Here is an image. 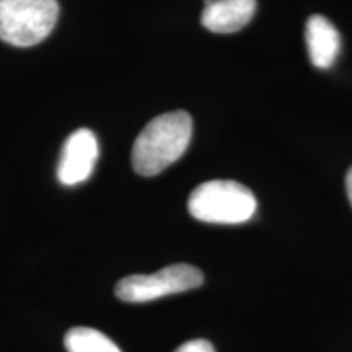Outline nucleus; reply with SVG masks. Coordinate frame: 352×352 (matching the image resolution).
Here are the masks:
<instances>
[{
  "label": "nucleus",
  "mask_w": 352,
  "mask_h": 352,
  "mask_svg": "<svg viewBox=\"0 0 352 352\" xmlns=\"http://www.w3.org/2000/svg\"><path fill=\"white\" fill-rule=\"evenodd\" d=\"M192 135V120L186 111H170L157 116L135 139L132 166L140 176H155L175 164L186 152Z\"/></svg>",
  "instance_id": "obj_1"
},
{
  "label": "nucleus",
  "mask_w": 352,
  "mask_h": 352,
  "mask_svg": "<svg viewBox=\"0 0 352 352\" xmlns=\"http://www.w3.org/2000/svg\"><path fill=\"white\" fill-rule=\"evenodd\" d=\"M256 197L243 184L230 179L202 183L191 192L188 210L196 220L208 223L235 226L250 220L256 212Z\"/></svg>",
  "instance_id": "obj_2"
},
{
  "label": "nucleus",
  "mask_w": 352,
  "mask_h": 352,
  "mask_svg": "<svg viewBox=\"0 0 352 352\" xmlns=\"http://www.w3.org/2000/svg\"><path fill=\"white\" fill-rule=\"evenodd\" d=\"M57 16V0H0V39L12 46H34L50 36Z\"/></svg>",
  "instance_id": "obj_3"
},
{
  "label": "nucleus",
  "mask_w": 352,
  "mask_h": 352,
  "mask_svg": "<svg viewBox=\"0 0 352 352\" xmlns=\"http://www.w3.org/2000/svg\"><path fill=\"white\" fill-rule=\"evenodd\" d=\"M204 283V276L191 264H173L153 274H134L121 279L116 296L122 302L144 303L165 296L192 290Z\"/></svg>",
  "instance_id": "obj_4"
},
{
  "label": "nucleus",
  "mask_w": 352,
  "mask_h": 352,
  "mask_svg": "<svg viewBox=\"0 0 352 352\" xmlns=\"http://www.w3.org/2000/svg\"><path fill=\"white\" fill-rule=\"evenodd\" d=\"M96 160H98L96 135L87 127H82L72 132L65 140L57 165V178L65 186H76L87 182L94 173Z\"/></svg>",
  "instance_id": "obj_5"
},
{
  "label": "nucleus",
  "mask_w": 352,
  "mask_h": 352,
  "mask_svg": "<svg viewBox=\"0 0 352 352\" xmlns=\"http://www.w3.org/2000/svg\"><path fill=\"white\" fill-rule=\"evenodd\" d=\"M256 12V0H204L201 23L212 33H236Z\"/></svg>",
  "instance_id": "obj_6"
},
{
  "label": "nucleus",
  "mask_w": 352,
  "mask_h": 352,
  "mask_svg": "<svg viewBox=\"0 0 352 352\" xmlns=\"http://www.w3.org/2000/svg\"><path fill=\"white\" fill-rule=\"evenodd\" d=\"M305 43L310 63L316 69H329L341 51V36L331 21L321 15L310 16L305 26Z\"/></svg>",
  "instance_id": "obj_7"
},
{
  "label": "nucleus",
  "mask_w": 352,
  "mask_h": 352,
  "mask_svg": "<svg viewBox=\"0 0 352 352\" xmlns=\"http://www.w3.org/2000/svg\"><path fill=\"white\" fill-rule=\"evenodd\" d=\"M69 352H121L103 333L91 328H74L65 336Z\"/></svg>",
  "instance_id": "obj_8"
},
{
  "label": "nucleus",
  "mask_w": 352,
  "mask_h": 352,
  "mask_svg": "<svg viewBox=\"0 0 352 352\" xmlns=\"http://www.w3.org/2000/svg\"><path fill=\"white\" fill-rule=\"evenodd\" d=\"M175 352H215L214 346L206 340H195L184 342L183 346H179Z\"/></svg>",
  "instance_id": "obj_9"
},
{
  "label": "nucleus",
  "mask_w": 352,
  "mask_h": 352,
  "mask_svg": "<svg viewBox=\"0 0 352 352\" xmlns=\"http://www.w3.org/2000/svg\"><path fill=\"white\" fill-rule=\"evenodd\" d=\"M346 191H347V197H349V202L352 206V166L346 175Z\"/></svg>",
  "instance_id": "obj_10"
}]
</instances>
